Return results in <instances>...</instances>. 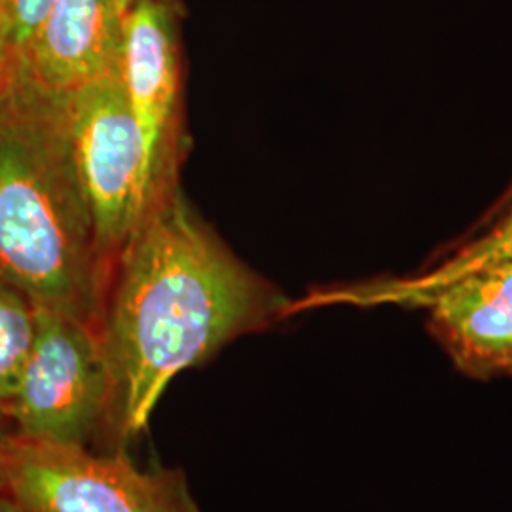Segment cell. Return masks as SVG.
I'll return each instance as SVG.
<instances>
[{
	"instance_id": "6da1fadb",
	"label": "cell",
	"mask_w": 512,
	"mask_h": 512,
	"mask_svg": "<svg viewBox=\"0 0 512 512\" xmlns=\"http://www.w3.org/2000/svg\"><path fill=\"white\" fill-rule=\"evenodd\" d=\"M287 298L234 255L175 190L114 260L99 319L110 406L99 450H128L181 372L287 319Z\"/></svg>"
},
{
	"instance_id": "7a4b0ae2",
	"label": "cell",
	"mask_w": 512,
	"mask_h": 512,
	"mask_svg": "<svg viewBox=\"0 0 512 512\" xmlns=\"http://www.w3.org/2000/svg\"><path fill=\"white\" fill-rule=\"evenodd\" d=\"M110 264L74 162L69 95L10 71L0 92V281L99 327Z\"/></svg>"
},
{
	"instance_id": "3957f363",
	"label": "cell",
	"mask_w": 512,
	"mask_h": 512,
	"mask_svg": "<svg viewBox=\"0 0 512 512\" xmlns=\"http://www.w3.org/2000/svg\"><path fill=\"white\" fill-rule=\"evenodd\" d=\"M2 490L31 512H202L183 469L0 433Z\"/></svg>"
},
{
	"instance_id": "277c9868",
	"label": "cell",
	"mask_w": 512,
	"mask_h": 512,
	"mask_svg": "<svg viewBox=\"0 0 512 512\" xmlns=\"http://www.w3.org/2000/svg\"><path fill=\"white\" fill-rule=\"evenodd\" d=\"M37 330L8 414L23 439L99 450L110 406V370L97 327L37 310Z\"/></svg>"
},
{
	"instance_id": "5b68a950",
	"label": "cell",
	"mask_w": 512,
	"mask_h": 512,
	"mask_svg": "<svg viewBox=\"0 0 512 512\" xmlns=\"http://www.w3.org/2000/svg\"><path fill=\"white\" fill-rule=\"evenodd\" d=\"M120 78L143 150V219L179 190L184 150L183 50L175 0L129 4L122 18Z\"/></svg>"
},
{
	"instance_id": "8992f818",
	"label": "cell",
	"mask_w": 512,
	"mask_h": 512,
	"mask_svg": "<svg viewBox=\"0 0 512 512\" xmlns=\"http://www.w3.org/2000/svg\"><path fill=\"white\" fill-rule=\"evenodd\" d=\"M74 162L101 255L114 264L141 220L143 150L120 73L69 95Z\"/></svg>"
},
{
	"instance_id": "52a82bcc",
	"label": "cell",
	"mask_w": 512,
	"mask_h": 512,
	"mask_svg": "<svg viewBox=\"0 0 512 512\" xmlns=\"http://www.w3.org/2000/svg\"><path fill=\"white\" fill-rule=\"evenodd\" d=\"M420 310L463 376L512 378V264L465 275L427 296Z\"/></svg>"
},
{
	"instance_id": "ba28073f",
	"label": "cell",
	"mask_w": 512,
	"mask_h": 512,
	"mask_svg": "<svg viewBox=\"0 0 512 512\" xmlns=\"http://www.w3.org/2000/svg\"><path fill=\"white\" fill-rule=\"evenodd\" d=\"M505 264H512V202L473 234L448 243L439 253L435 251L418 272L315 287L300 300H291L289 315L327 306H397L420 310L423 300L442 287L465 275Z\"/></svg>"
},
{
	"instance_id": "9c48e42d",
	"label": "cell",
	"mask_w": 512,
	"mask_h": 512,
	"mask_svg": "<svg viewBox=\"0 0 512 512\" xmlns=\"http://www.w3.org/2000/svg\"><path fill=\"white\" fill-rule=\"evenodd\" d=\"M120 59L122 16L114 0H57L10 71L44 90L71 95L120 73Z\"/></svg>"
},
{
	"instance_id": "30bf717a",
	"label": "cell",
	"mask_w": 512,
	"mask_h": 512,
	"mask_svg": "<svg viewBox=\"0 0 512 512\" xmlns=\"http://www.w3.org/2000/svg\"><path fill=\"white\" fill-rule=\"evenodd\" d=\"M35 330V306L14 287L0 281V433L8 429L10 406Z\"/></svg>"
},
{
	"instance_id": "8fae6325",
	"label": "cell",
	"mask_w": 512,
	"mask_h": 512,
	"mask_svg": "<svg viewBox=\"0 0 512 512\" xmlns=\"http://www.w3.org/2000/svg\"><path fill=\"white\" fill-rule=\"evenodd\" d=\"M57 0H0V52L8 71L25 54Z\"/></svg>"
},
{
	"instance_id": "7c38bea8",
	"label": "cell",
	"mask_w": 512,
	"mask_h": 512,
	"mask_svg": "<svg viewBox=\"0 0 512 512\" xmlns=\"http://www.w3.org/2000/svg\"><path fill=\"white\" fill-rule=\"evenodd\" d=\"M512 202V183L509 184V186H507V188H505V190H503V194H501V196H499V198H497V202L494 203V205H490V207H488V211H486V213H484V215H482V217H480V220H476L475 224H473V226H471V228H469V230H467V234H473V232H475V230H478V228H480V226H484V224H486V222H488V220L492 219V217H494V215H497V213H499V211H501V209H503V207H507V205H509V203ZM467 234H465V236H467Z\"/></svg>"
},
{
	"instance_id": "4fadbf2b",
	"label": "cell",
	"mask_w": 512,
	"mask_h": 512,
	"mask_svg": "<svg viewBox=\"0 0 512 512\" xmlns=\"http://www.w3.org/2000/svg\"><path fill=\"white\" fill-rule=\"evenodd\" d=\"M0 512H31L27 511L23 505H19L18 501L12 495L6 494L4 490H0Z\"/></svg>"
},
{
	"instance_id": "5bb4252c",
	"label": "cell",
	"mask_w": 512,
	"mask_h": 512,
	"mask_svg": "<svg viewBox=\"0 0 512 512\" xmlns=\"http://www.w3.org/2000/svg\"><path fill=\"white\" fill-rule=\"evenodd\" d=\"M8 65H6V59H4V55L0 52V92H2V88H4V84H6V80H8Z\"/></svg>"
},
{
	"instance_id": "9a60e30c",
	"label": "cell",
	"mask_w": 512,
	"mask_h": 512,
	"mask_svg": "<svg viewBox=\"0 0 512 512\" xmlns=\"http://www.w3.org/2000/svg\"><path fill=\"white\" fill-rule=\"evenodd\" d=\"M133 0H114V4H116V8H118V12H120V16L124 18V14L128 12L129 4H131Z\"/></svg>"
},
{
	"instance_id": "2e32d148",
	"label": "cell",
	"mask_w": 512,
	"mask_h": 512,
	"mask_svg": "<svg viewBox=\"0 0 512 512\" xmlns=\"http://www.w3.org/2000/svg\"><path fill=\"white\" fill-rule=\"evenodd\" d=\"M0 490H2V480H0Z\"/></svg>"
}]
</instances>
